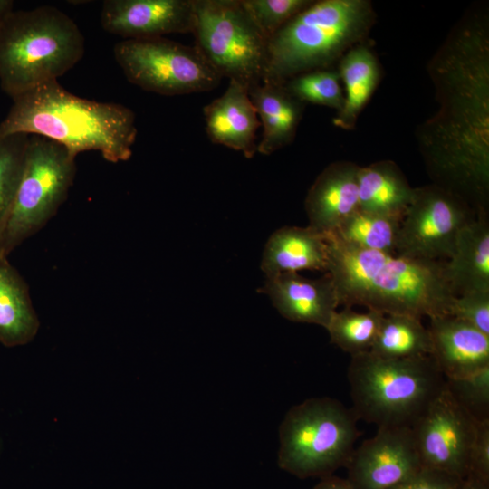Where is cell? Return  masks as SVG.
Instances as JSON below:
<instances>
[{
	"label": "cell",
	"mask_w": 489,
	"mask_h": 489,
	"mask_svg": "<svg viewBox=\"0 0 489 489\" xmlns=\"http://www.w3.org/2000/svg\"><path fill=\"white\" fill-rule=\"evenodd\" d=\"M437 103L417 139L433 183L488 216L489 19L467 11L427 64Z\"/></svg>",
	"instance_id": "obj_1"
},
{
	"label": "cell",
	"mask_w": 489,
	"mask_h": 489,
	"mask_svg": "<svg viewBox=\"0 0 489 489\" xmlns=\"http://www.w3.org/2000/svg\"><path fill=\"white\" fill-rule=\"evenodd\" d=\"M339 305L418 318L450 315L455 297L444 262L359 249L324 235Z\"/></svg>",
	"instance_id": "obj_2"
},
{
	"label": "cell",
	"mask_w": 489,
	"mask_h": 489,
	"mask_svg": "<svg viewBox=\"0 0 489 489\" xmlns=\"http://www.w3.org/2000/svg\"><path fill=\"white\" fill-rule=\"evenodd\" d=\"M0 123V137L38 135L63 146L72 155L99 151L104 159L129 160L137 137L136 118L128 107L76 96L53 80L14 98Z\"/></svg>",
	"instance_id": "obj_3"
},
{
	"label": "cell",
	"mask_w": 489,
	"mask_h": 489,
	"mask_svg": "<svg viewBox=\"0 0 489 489\" xmlns=\"http://www.w3.org/2000/svg\"><path fill=\"white\" fill-rule=\"evenodd\" d=\"M376 18L369 0L313 1L269 39L263 80L283 83L304 72L332 68L348 51L365 43Z\"/></svg>",
	"instance_id": "obj_4"
},
{
	"label": "cell",
	"mask_w": 489,
	"mask_h": 489,
	"mask_svg": "<svg viewBox=\"0 0 489 489\" xmlns=\"http://www.w3.org/2000/svg\"><path fill=\"white\" fill-rule=\"evenodd\" d=\"M73 20L51 5L12 10L0 22V86L12 99L58 80L83 57Z\"/></svg>",
	"instance_id": "obj_5"
},
{
	"label": "cell",
	"mask_w": 489,
	"mask_h": 489,
	"mask_svg": "<svg viewBox=\"0 0 489 489\" xmlns=\"http://www.w3.org/2000/svg\"><path fill=\"white\" fill-rule=\"evenodd\" d=\"M352 410L379 427H412L443 390L446 378L431 356H351L347 372Z\"/></svg>",
	"instance_id": "obj_6"
},
{
	"label": "cell",
	"mask_w": 489,
	"mask_h": 489,
	"mask_svg": "<svg viewBox=\"0 0 489 489\" xmlns=\"http://www.w3.org/2000/svg\"><path fill=\"white\" fill-rule=\"evenodd\" d=\"M358 420L352 408L329 397L293 406L279 427V467L302 479L332 475L355 448Z\"/></svg>",
	"instance_id": "obj_7"
},
{
	"label": "cell",
	"mask_w": 489,
	"mask_h": 489,
	"mask_svg": "<svg viewBox=\"0 0 489 489\" xmlns=\"http://www.w3.org/2000/svg\"><path fill=\"white\" fill-rule=\"evenodd\" d=\"M76 157L47 138L30 135L14 199L0 225V255H8L40 231L66 200Z\"/></svg>",
	"instance_id": "obj_8"
},
{
	"label": "cell",
	"mask_w": 489,
	"mask_h": 489,
	"mask_svg": "<svg viewBox=\"0 0 489 489\" xmlns=\"http://www.w3.org/2000/svg\"><path fill=\"white\" fill-rule=\"evenodd\" d=\"M197 48L221 77L248 90L264 76L268 40L241 0H194Z\"/></svg>",
	"instance_id": "obj_9"
},
{
	"label": "cell",
	"mask_w": 489,
	"mask_h": 489,
	"mask_svg": "<svg viewBox=\"0 0 489 489\" xmlns=\"http://www.w3.org/2000/svg\"><path fill=\"white\" fill-rule=\"evenodd\" d=\"M113 53L129 82L161 95L209 91L222 79L197 46L165 37L124 39Z\"/></svg>",
	"instance_id": "obj_10"
},
{
	"label": "cell",
	"mask_w": 489,
	"mask_h": 489,
	"mask_svg": "<svg viewBox=\"0 0 489 489\" xmlns=\"http://www.w3.org/2000/svg\"><path fill=\"white\" fill-rule=\"evenodd\" d=\"M476 217L462 198L434 183L414 187L395 254L429 261L449 259L460 231Z\"/></svg>",
	"instance_id": "obj_11"
},
{
	"label": "cell",
	"mask_w": 489,
	"mask_h": 489,
	"mask_svg": "<svg viewBox=\"0 0 489 489\" xmlns=\"http://www.w3.org/2000/svg\"><path fill=\"white\" fill-rule=\"evenodd\" d=\"M477 422L445 385L411 427L422 466L465 480Z\"/></svg>",
	"instance_id": "obj_12"
},
{
	"label": "cell",
	"mask_w": 489,
	"mask_h": 489,
	"mask_svg": "<svg viewBox=\"0 0 489 489\" xmlns=\"http://www.w3.org/2000/svg\"><path fill=\"white\" fill-rule=\"evenodd\" d=\"M353 489H390L422 468L411 427H379L354 448L346 466Z\"/></svg>",
	"instance_id": "obj_13"
},
{
	"label": "cell",
	"mask_w": 489,
	"mask_h": 489,
	"mask_svg": "<svg viewBox=\"0 0 489 489\" xmlns=\"http://www.w3.org/2000/svg\"><path fill=\"white\" fill-rule=\"evenodd\" d=\"M101 23L105 31L125 39L192 34L194 0H106Z\"/></svg>",
	"instance_id": "obj_14"
},
{
	"label": "cell",
	"mask_w": 489,
	"mask_h": 489,
	"mask_svg": "<svg viewBox=\"0 0 489 489\" xmlns=\"http://www.w3.org/2000/svg\"><path fill=\"white\" fill-rule=\"evenodd\" d=\"M272 301L279 313L294 322L327 328L339 301L331 275L310 279L298 273H283L266 278L259 290Z\"/></svg>",
	"instance_id": "obj_15"
},
{
	"label": "cell",
	"mask_w": 489,
	"mask_h": 489,
	"mask_svg": "<svg viewBox=\"0 0 489 489\" xmlns=\"http://www.w3.org/2000/svg\"><path fill=\"white\" fill-rule=\"evenodd\" d=\"M429 319L430 356L446 379L465 378L489 367V335L452 315Z\"/></svg>",
	"instance_id": "obj_16"
},
{
	"label": "cell",
	"mask_w": 489,
	"mask_h": 489,
	"mask_svg": "<svg viewBox=\"0 0 489 489\" xmlns=\"http://www.w3.org/2000/svg\"><path fill=\"white\" fill-rule=\"evenodd\" d=\"M359 168L353 162L341 160L319 174L304 200L310 227L331 234L359 210Z\"/></svg>",
	"instance_id": "obj_17"
},
{
	"label": "cell",
	"mask_w": 489,
	"mask_h": 489,
	"mask_svg": "<svg viewBox=\"0 0 489 489\" xmlns=\"http://www.w3.org/2000/svg\"><path fill=\"white\" fill-rule=\"evenodd\" d=\"M203 112L206 134L213 143L240 151L247 158L255 155L261 124L245 86L229 81L225 91L206 104Z\"/></svg>",
	"instance_id": "obj_18"
},
{
	"label": "cell",
	"mask_w": 489,
	"mask_h": 489,
	"mask_svg": "<svg viewBox=\"0 0 489 489\" xmlns=\"http://www.w3.org/2000/svg\"><path fill=\"white\" fill-rule=\"evenodd\" d=\"M263 128L257 152L271 155L290 145L297 133L304 103L294 98L283 83L263 80L248 90Z\"/></svg>",
	"instance_id": "obj_19"
},
{
	"label": "cell",
	"mask_w": 489,
	"mask_h": 489,
	"mask_svg": "<svg viewBox=\"0 0 489 489\" xmlns=\"http://www.w3.org/2000/svg\"><path fill=\"white\" fill-rule=\"evenodd\" d=\"M261 269L266 278L301 270L327 273L328 247L324 235L309 225L279 228L265 244Z\"/></svg>",
	"instance_id": "obj_20"
},
{
	"label": "cell",
	"mask_w": 489,
	"mask_h": 489,
	"mask_svg": "<svg viewBox=\"0 0 489 489\" xmlns=\"http://www.w3.org/2000/svg\"><path fill=\"white\" fill-rule=\"evenodd\" d=\"M446 281L455 296L489 291V224L478 216L459 233L454 252L444 262Z\"/></svg>",
	"instance_id": "obj_21"
},
{
	"label": "cell",
	"mask_w": 489,
	"mask_h": 489,
	"mask_svg": "<svg viewBox=\"0 0 489 489\" xmlns=\"http://www.w3.org/2000/svg\"><path fill=\"white\" fill-rule=\"evenodd\" d=\"M358 190L360 210L402 219L414 187L394 161L380 160L360 166Z\"/></svg>",
	"instance_id": "obj_22"
},
{
	"label": "cell",
	"mask_w": 489,
	"mask_h": 489,
	"mask_svg": "<svg viewBox=\"0 0 489 489\" xmlns=\"http://www.w3.org/2000/svg\"><path fill=\"white\" fill-rule=\"evenodd\" d=\"M39 327L26 282L7 257L0 255V343L25 345L34 339Z\"/></svg>",
	"instance_id": "obj_23"
},
{
	"label": "cell",
	"mask_w": 489,
	"mask_h": 489,
	"mask_svg": "<svg viewBox=\"0 0 489 489\" xmlns=\"http://www.w3.org/2000/svg\"><path fill=\"white\" fill-rule=\"evenodd\" d=\"M337 71L344 86V104L336 112L332 123L350 130L379 82L380 66L373 51L363 43L340 58Z\"/></svg>",
	"instance_id": "obj_24"
},
{
	"label": "cell",
	"mask_w": 489,
	"mask_h": 489,
	"mask_svg": "<svg viewBox=\"0 0 489 489\" xmlns=\"http://www.w3.org/2000/svg\"><path fill=\"white\" fill-rule=\"evenodd\" d=\"M385 359L430 356V333L421 318L407 314H384L369 350Z\"/></svg>",
	"instance_id": "obj_25"
},
{
	"label": "cell",
	"mask_w": 489,
	"mask_h": 489,
	"mask_svg": "<svg viewBox=\"0 0 489 489\" xmlns=\"http://www.w3.org/2000/svg\"><path fill=\"white\" fill-rule=\"evenodd\" d=\"M401 220L359 209L331 234L352 247L395 254Z\"/></svg>",
	"instance_id": "obj_26"
},
{
	"label": "cell",
	"mask_w": 489,
	"mask_h": 489,
	"mask_svg": "<svg viewBox=\"0 0 489 489\" xmlns=\"http://www.w3.org/2000/svg\"><path fill=\"white\" fill-rule=\"evenodd\" d=\"M384 314L374 310L358 312L351 307L336 311L326 330L331 342L350 356L370 350Z\"/></svg>",
	"instance_id": "obj_27"
},
{
	"label": "cell",
	"mask_w": 489,
	"mask_h": 489,
	"mask_svg": "<svg viewBox=\"0 0 489 489\" xmlns=\"http://www.w3.org/2000/svg\"><path fill=\"white\" fill-rule=\"evenodd\" d=\"M286 90L302 103L310 102L340 111L344 104V91L337 70H314L296 75L283 82Z\"/></svg>",
	"instance_id": "obj_28"
},
{
	"label": "cell",
	"mask_w": 489,
	"mask_h": 489,
	"mask_svg": "<svg viewBox=\"0 0 489 489\" xmlns=\"http://www.w3.org/2000/svg\"><path fill=\"white\" fill-rule=\"evenodd\" d=\"M29 136L0 137V225L14 199L24 168Z\"/></svg>",
	"instance_id": "obj_29"
},
{
	"label": "cell",
	"mask_w": 489,
	"mask_h": 489,
	"mask_svg": "<svg viewBox=\"0 0 489 489\" xmlns=\"http://www.w3.org/2000/svg\"><path fill=\"white\" fill-rule=\"evenodd\" d=\"M312 0H241L255 25L269 39Z\"/></svg>",
	"instance_id": "obj_30"
},
{
	"label": "cell",
	"mask_w": 489,
	"mask_h": 489,
	"mask_svg": "<svg viewBox=\"0 0 489 489\" xmlns=\"http://www.w3.org/2000/svg\"><path fill=\"white\" fill-rule=\"evenodd\" d=\"M446 387L476 421L489 419V367L465 378L446 379Z\"/></svg>",
	"instance_id": "obj_31"
},
{
	"label": "cell",
	"mask_w": 489,
	"mask_h": 489,
	"mask_svg": "<svg viewBox=\"0 0 489 489\" xmlns=\"http://www.w3.org/2000/svg\"><path fill=\"white\" fill-rule=\"evenodd\" d=\"M450 315L489 335V291H474L455 296Z\"/></svg>",
	"instance_id": "obj_32"
},
{
	"label": "cell",
	"mask_w": 489,
	"mask_h": 489,
	"mask_svg": "<svg viewBox=\"0 0 489 489\" xmlns=\"http://www.w3.org/2000/svg\"><path fill=\"white\" fill-rule=\"evenodd\" d=\"M467 477L489 484V419L477 422L469 454Z\"/></svg>",
	"instance_id": "obj_33"
},
{
	"label": "cell",
	"mask_w": 489,
	"mask_h": 489,
	"mask_svg": "<svg viewBox=\"0 0 489 489\" xmlns=\"http://www.w3.org/2000/svg\"><path fill=\"white\" fill-rule=\"evenodd\" d=\"M465 480L430 468L418 473L390 489H460Z\"/></svg>",
	"instance_id": "obj_34"
},
{
	"label": "cell",
	"mask_w": 489,
	"mask_h": 489,
	"mask_svg": "<svg viewBox=\"0 0 489 489\" xmlns=\"http://www.w3.org/2000/svg\"><path fill=\"white\" fill-rule=\"evenodd\" d=\"M313 489H353L349 481L345 478L330 475L321 478V482Z\"/></svg>",
	"instance_id": "obj_35"
},
{
	"label": "cell",
	"mask_w": 489,
	"mask_h": 489,
	"mask_svg": "<svg viewBox=\"0 0 489 489\" xmlns=\"http://www.w3.org/2000/svg\"><path fill=\"white\" fill-rule=\"evenodd\" d=\"M460 489H489V484L476 479L467 477L465 479Z\"/></svg>",
	"instance_id": "obj_36"
},
{
	"label": "cell",
	"mask_w": 489,
	"mask_h": 489,
	"mask_svg": "<svg viewBox=\"0 0 489 489\" xmlns=\"http://www.w3.org/2000/svg\"><path fill=\"white\" fill-rule=\"evenodd\" d=\"M14 2L11 0H0V22L13 10Z\"/></svg>",
	"instance_id": "obj_37"
}]
</instances>
